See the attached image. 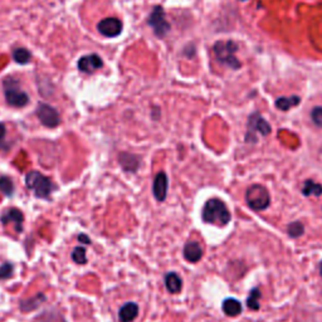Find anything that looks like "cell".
<instances>
[{
  "instance_id": "8",
  "label": "cell",
  "mask_w": 322,
  "mask_h": 322,
  "mask_svg": "<svg viewBox=\"0 0 322 322\" xmlns=\"http://www.w3.org/2000/svg\"><path fill=\"white\" fill-rule=\"evenodd\" d=\"M37 116L40 122L47 127H57L60 122V117L58 111L52 106L46 103H40L37 109Z\"/></svg>"
},
{
  "instance_id": "28",
  "label": "cell",
  "mask_w": 322,
  "mask_h": 322,
  "mask_svg": "<svg viewBox=\"0 0 322 322\" xmlns=\"http://www.w3.org/2000/svg\"><path fill=\"white\" fill-rule=\"evenodd\" d=\"M78 241L83 244H91V239L90 237L84 235V234H79L78 235Z\"/></svg>"
},
{
  "instance_id": "15",
  "label": "cell",
  "mask_w": 322,
  "mask_h": 322,
  "mask_svg": "<svg viewBox=\"0 0 322 322\" xmlns=\"http://www.w3.org/2000/svg\"><path fill=\"white\" fill-rule=\"evenodd\" d=\"M137 313H139V306L135 302H128L120 308L118 318L121 322H131L136 318Z\"/></svg>"
},
{
  "instance_id": "31",
  "label": "cell",
  "mask_w": 322,
  "mask_h": 322,
  "mask_svg": "<svg viewBox=\"0 0 322 322\" xmlns=\"http://www.w3.org/2000/svg\"><path fill=\"white\" fill-rule=\"evenodd\" d=\"M242 2H247V0H242Z\"/></svg>"
},
{
  "instance_id": "5",
  "label": "cell",
  "mask_w": 322,
  "mask_h": 322,
  "mask_svg": "<svg viewBox=\"0 0 322 322\" xmlns=\"http://www.w3.org/2000/svg\"><path fill=\"white\" fill-rule=\"evenodd\" d=\"M4 93L7 102L10 106L24 107L29 102L28 95L22 90L18 79H15L14 77H7L4 79Z\"/></svg>"
},
{
  "instance_id": "1",
  "label": "cell",
  "mask_w": 322,
  "mask_h": 322,
  "mask_svg": "<svg viewBox=\"0 0 322 322\" xmlns=\"http://www.w3.org/2000/svg\"><path fill=\"white\" fill-rule=\"evenodd\" d=\"M202 218L208 224L224 227L230 222L232 214L223 200L218 199V198H211L205 203L204 208H203Z\"/></svg>"
},
{
  "instance_id": "16",
  "label": "cell",
  "mask_w": 322,
  "mask_h": 322,
  "mask_svg": "<svg viewBox=\"0 0 322 322\" xmlns=\"http://www.w3.org/2000/svg\"><path fill=\"white\" fill-rule=\"evenodd\" d=\"M222 310L223 312L227 316H229V317H235V316H239L243 312L242 304L237 298L224 299V302H223L222 305Z\"/></svg>"
},
{
  "instance_id": "22",
  "label": "cell",
  "mask_w": 322,
  "mask_h": 322,
  "mask_svg": "<svg viewBox=\"0 0 322 322\" xmlns=\"http://www.w3.org/2000/svg\"><path fill=\"white\" fill-rule=\"evenodd\" d=\"M13 58H14L15 62L19 63V65H26V63H28L30 58H32V54H30L28 49L18 48L13 52Z\"/></svg>"
},
{
  "instance_id": "12",
  "label": "cell",
  "mask_w": 322,
  "mask_h": 322,
  "mask_svg": "<svg viewBox=\"0 0 322 322\" xmlns=\"http://www.w3.org/2000/svg\"><path fill=\"white\" fill-rule=\"evenodd\" d=\"M153 191L156 200L164 202L167 194V176L165 173H159V174L155 176V179H154Z\"/></svg>"
},
{
  "instance_id": "19",
  "label": "cell",
  "mask_w": 322,
  "mask_h": 322,
  "mask_svg": "<svg viewBox=\"0 0 322 322\" xmlns=\"http://www.w3.org/2000/svg\"><path fill=\"white\" fill-rule=\"evenodd\" d=\"M46 301V296L43 293H38L37 296L32 297V298L26 299V301L20 302V310L23 312H30V311L35 310L37 307H39L43 302Z\"/></svg>"
},
{
  "instance_id": "11",
  "label": "cell",
  "mask_w": 322,
  "mask_h": 322,
  "mask_svg": "<svg viewBox=\"0 0 322 322\" xmlns=\"http://www.w3.org/2000/svg\"><path fill=\"white\" fill-rule=\"evenodd\" d=\"M0 220H2V223L4 225H8L9 223H14L15 229L18 233H20L22 230H23L24 217L23 213H22L19 209L15 208L7 209V210H4V213L2 214V217H0Z\"/></svg>"
},
{
  "instance_id": "17",
  "label": "cell",
  "mask_w": 322,
  "mask_h": 322,
  "mask_svg": "<svg viewBox=\"0 0 322 322\" xmlns=\"http://www.w3.org/2000/svg\"><path fill=\"white\" fill-rule=\"evenodd\" d=\"M165 285H166L167 291L170 293H179L183 288V281H181L180 276L175 272H170L165 276Z\"/></svg>"
},
{
  "instance_id": "18",
  "label": "cell",
  "mask_w": 322,
  "mask_h": 322,
  "mask_svg": "<svg viewBox=\"0 0 322 322\" xmlns=\"http://www.w3.org/2000/svg\"><path fill=\"white\" fill-rule=\"evenodd\" d=\"M301 102V97L299 96H290V97H280L276 100V107L281 111H288L292 107L298 106Z\"/></svg>"
},
{
  "instance_id": "14",
  "label": "cell",
  "mask_w": 322,
  "mask_h": 322,
  "mask_svg": "<svg viewBox=\"0 0 322 322\" xmlns=\"http://www.w3.org/2000/svg\"><path fill=\"white\" fill-rule=\"evenodd\" d=\"M121 166L128 173H135L140 166V158L136 155H132L128 153H121L118 158Z\"/></svg>"
},
{
  "instance_id": "30",
  "label": "cell",
  "mask_w": 322,
  "mask_h": 322,
  "mask_svg": "<svg viewBox=\"0 0 322 322\" xmlns=\"http://www.w3.org/2000/svg\"><path fill=\"white\" fill-rule=\"evenodd\" d=\"M318 271H320V274H321V277H322V261L320 262V266H318Z\"/></svg>"
},
{
  "instance_id": "29",
  "label": "cell",
  "mask_w": 322,
  "mask_h": 322,
  "mask_svg": "<svg viewBox=\"0 0 322 322\" xmlns=\"http://www.w3.org/2000/svg\"><path fill=\"white\" fill-rule=\"evenodd\" d=\"M5 132H7V128H5V126L3 125V123H0V141H2V140L4 139Z\"/></svg>"
},
{
  "instance_id": "2",
  "label": "cell",
  "mask_w": 322,
  "mask_h": 322,
  "mask_svg": "<svg viewBox=\"0 0 322 322\" xmlns=\"http://www.w3.org/2000/svg\"><path fill=\"white\" fill-rule=\"evenodd\" d=\"M213 51L217 60L222 65L233 70H239L242 67L241 60L235 57L238 46L233 40H218L213 46Z\"/></svg>"
},
{
  "instance_id": "20",
  "label": "cell",
  "mask_w": 322,
  "mask_h": 322,
  "mask_svg": "<svg viewBox=\"0 0 322 322\" xmlns=\"http://www.w3.org/2000/svg\"><path fill=\"white\" fill-rule=\"evenodd\" d=\"M302 194L305 197H311V195L320 197L322 195V185L313 180H306L304 184V188H302Z\"/></svg>"
},
{
  "instance_id": "25",
  "label": "cell",
  "mask_w": 322,
  "mask_h": 322,
  "mask_svg": "<svg viewBox=\"0 0 322 322\" xmlns=\"http://www.w3.org/2000/svg\"><path fill=\"white\" fill-rule=\"evenodd\" d=\"M72 260L77 264H86L87 263V255L86 249L83 247H77L72 252Z\"/></svg>"
},
{
  "instance_id": "27",
  "label": "cell",
  "mask_w": 322,
  "mask_h": 322,
  "mask_svg": "<svg viewBox=\"0 0 322 322\" xmlns=\"http://www.w3.org/2000/svg\"><path fill=\"white\" fill-rule=\"evenodd\" d=\"M311 118L317 127H322V106H316L311 111Z\"/></svg>"
},
{
  "instance_id": "26",
  "label": "cell",
  "mask_w": 322,
  "mask_h": 322,
  "mask_svg": "<svg viewBox=\"0 0 322 322\" xmlns=\"http://www.w3.org/2000/svg\"><path fill=\"white\" fill-rule=\"evenodd\" d=\"M14 273V267L10 263H4L0 266V280H8Z\"/></svg>"
},
{
  "instance_id": "23",
  "label": "cell",
  "mask_w": 322,
  "mask_h": 322,
  "mask_svg": "<svg viewBox=\"0 0 322 322\" xmlns=\"http://www.w3.org/2000/svg\"><path fill=\"white\" fill-rule=\"evenodd\" d=\"M287 233L291 238H299L305 233V227L301 222H292L291 224H288L287 227Z\"/></svg>"
},
{
  "instance_id": "10",
  "label": "cell",
  "mask_w": 322,
  "mask_h": 322,
  "mask_svg": "<svg viewBox=\"0 0 322 322\" xmlns=\"http://www.w3.org/2000/svg\"><path fill=\"white\" fill-rule=\"evenodd\" d=\"M103 67V60L97 54H90V56L82 57L78 60V70L84 73H92L96 70Z\"/></svg>"
},
{
  "instance_id": "21",
  "label": "cell",
  "mask_w": 322,
  "mask_h": 322,
  "mask_svg": "<svg viewBox=\"0 0 322 322\" xmlns=\"http://www.w3.org/2000/svg\"><path fill=\"white\" fill-rule=\"evenodd\" d=\"M262 297V293H261L260 288L254 287L250 290L248 298H247V306H248L250 310L253 311H258L261 308L260 305V299Z\"/></svg>"
},
{
  "instance_id": "13",
  "label": "cell",
  "mask_w": 322,
  "mask_h": 322,
  "mask_svg": "<svg viewBox=\"0 0 322 322\" xmlns=\"http://www.w3.org/2000/svg\"><path fill=\"white\" fill-rule=\"evenodd\" d=\"M203 249L198 242H188L184 247V258L190 263H197L202 260Z\"/></svg>"
},
{
  "instance_id": "4",
  "label": "cell",
  "mask_w": 322,
  "mask_h": 322,
  "mask_svg": "<svg viewBox=\"0 0 322 322\" xmlns=\"http://www.w3.org/2000/svg\"><path fill=\"white\" fill-rule=\"evenodd\" d=\"M246 202L250 209L255 211L266 210L271 204V197L266 186L253 184L246 191Z\"/></svg>"
},
{
  "instance_id": "6",
  "label": "cell",
  "mask_w": 322,
  "mask_h": 322,
  "mask_svg": "<svg viewBox=\"0 0 322 322\" xmlns=\"http://www.w3.org/2000/svg\"><path fill=\"white\" fill-rule=\"evenodd\" d=\"M255 132L261 134L262 136H267V135L271 134V126L258 112H253L248 118V131L246 134L247 142H250V144L257 142Z\"/></svg>"
},
{
  "instance_id": "9",
  "label": "cell",
  "mask_w": 322,
  "mask_h": 322,
  "mask_svg": "<svg viewBox=\"0 0 322 322\" xmlns=\"http://www.w3.org/2000/svg\"><path fill=\"white\" fill-rule=\"evenodd\" d=\"M97 29L104 37L114 38L120 35L122 32V23L117 18H106L98 23Z\"/></svg>"
},
{
  "instance_id": "3",
  "label": "cell",
  "mask_w": 322,
  "mask_h": 322,
  "mask_svg": "<svg viewBox=\"0 0 322 322\" xmlns=\"http://www.w3.org/2000/svg\"><path fill=\"white\" fill-rule=\"evenodd\" d=\"M26 184L30 190L34 191L35 197L46 199L56 189L48 176H44L38 171H30L26 176Z\"/></svg>"
},
{
  "instance_id": "24",
  "label": "cell",
  "mask_w": 322,
  "mask_h": 322,
  "mask_svg": "<svg viewBox=\"0 0 322 322\" xmlns=\"http://www.w3.org/2000/svg\"><path fill=\"white\" fill-rule=\"evenodd\" d=\"M0 191L3 192L7 197H12L13 192H14V185H13V181L10 180L8 176H3L0 178Z\"/></svg>"
},
{
  "instance_id": "7",
  "label": "cell",
  "mask_w": 322,
  "mask_h": 322,
  "mask_svg": "<svg viewBox=\"0 0 322 322\" xmlns=\"http://www.w3.org/2000/svg\"><path fill=\"white\" fill-rule=\"evenodd\" d=\"M147 23L148 26L154 29V33H155L159 38L165 37L170 30V24L167 23L166 19H165V12L160 5L154 8L150 16H148Z\"/></svg>"
}]
</instances>
